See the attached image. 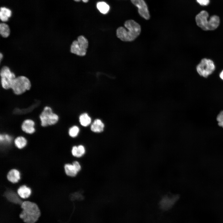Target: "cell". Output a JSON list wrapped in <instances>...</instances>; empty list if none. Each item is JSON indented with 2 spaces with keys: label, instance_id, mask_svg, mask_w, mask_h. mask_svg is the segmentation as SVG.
Listing matches in <instances>:
<instances>
[{
  "label": "cell",
  "instance_id": "cell-26",
  "mask_svg": "<svg viewBox=\"0 0 223 223\" xmlns=\"http://www.w3.org/2000/svg\"><path fill=\"white\" fill-rule=\"evenodd\" d=\"M77 171L79 172L81 169V166L79 163L77 161H74L72 163Z\"/></svg>",
  "mask_w": 223,
  "mask_h": 223
},
{
  "label": "cell",
  "instance_id": "cell-23",
  "mask_svg": "<svg viewBox=\"0 0 223 223\" xmlns=\"http://www.w3.org/2000/svg\"><path fill=\"white\" fill-rule=\"evenodd\" d=\"M79 132V129L78 127L76 126H74L70 128L68 133L70 137L75 138L77 136Z\"/></svg>",
  "mask_w": 223,
  "mask_h": 223
},
{
  "label": "cell",
  "instance_id": "cell-17",
  "mask_svg": "<svg viewBox=\"0 0 223 223\" xmlns=\"http://www.w3.org/2000/svg\"><path fill=\"white\" fill-rule=\"evenodd\" d=\"M65 172L68 176L70 177L76 176L78 173L72 164H66L64 165Z\"/></svg>",
  "mask_w": 223,
  "mask_h": 223
},
{
  "label": "cell",
  "instance_id": "cell-6",
  "mask_svg": "<svg viewBox=\"0 0 223 223\" xmlns=\"http://www.w3.org/2000/svg\"><path fill=\"white\" fill-rule=\"evenodd\" d=\"M41 125L45 127L56 123L59 120V116L54 113L49 107H45L39 116Z\"/></svg>",
  "mask_w": 223,
  "mask_h": 223
},
{
  "label": "cell",
  "instance_id": "cell-29",
  "mask_svg": "<svg viewBox=\"0 0 223 223\" xmlns=\"http://www.w3.org/2000/svg\"><path fill=\"white\" fill-rule=\"evenodd\" d=\"M74 1L77 2L80 1L82 0L84 2L86 3L89 0H73Z\"/></svg>",
  "mask_w": 223,
  "mask_h": 223
},
{
  "label": "cell",
  "instance_id": "cell-19",
  "mask_svg": "<svg viewBox=\"0 0 223 223\" xmlns=\"http://www.w3.org/2000/svg\"><path fill=\"white\" fill-rule=\"evenodd\" d=\"M10 33V28L9 25L5 22H2L0 24V33L4 37H8Z\"/></svg>",
  "mask_w": 223,
  "mask_h": 223
},
{
  "label": "cell",
  "instance_id": "cell-25",
  "mask_svg": "<svg viewBox=\"0 0 223 223\" xmlns=\"http://www.w3.org/2000/svg\"><path fill=\"white\" fill-rule=\"evenodd\" d=\"M85 152L84 146L82 145H79L77 146V157L80 158L83 156Z\"/></svg>",
  "mask_w": 223,
  "mask_h": 223
},
{
  "label": "cell",
  "instance_id": "cell-15",
  "mask_svg": "<svg viewBox=\"0 0 223 223\" xmlns=\"http://www.w3.org/2000/svg\"><path fill=\"white\" fill-rule=\"evenodd\" d=\"M220 22V19L218 16L214 15L211 16L208 20V31H213L216 29L219 26Z\"/></svg>",
  "mask_w": 223,
  "mask_h": 223
},
{
  "label": "cell",
  "instance_id": "cell-20",
  "mask_svg": "<svg viewBox=\"0 0 223 223\" xmlns=\"http://www.w3.org/2000/svg\"><path fill=\"white\" fill-rule=\"evenodd\" d=\"M96 7L100 12L103 14H107L110 10L109 6L107 3L103 1L98 2Z\"/></svg>",
  "mask_w": 223,
  "mask_h": 223
},
{
  "label": "cell",
  "instance_id": "cell-4",
  "mask_svg": "<svg viewBox=\"0 0 223 223\" xmlns=\"http://www.w3.org/2000/svg\"><path fill=\"white\" fill-rule=\"evenodd\" d=\"M29 80L24 76L16 77L14 80L11 88L14 94L16 95L22 94L31 87Z\"/></svg>",
  "mask_w": 223,
  "mask_h": 223
},
{
  "label": "cell",
  "instance_id": "cell-5",
  "mask_svg": "<svg viewBox=\"0 0 223 223\" xmlns=\"http://www.w3.org/2000/svg\"><path fill=\"white\" fill-rule=\"evenodd\" d=\"M89 45L87 39L83 35L79 36L77 40L73 41L70 46V52L77 55H85Z\"/></svg>",
  "mask_w": 223,
  "mask_h": 223
},
{
  "label": "cell",
  "instance_id": "cell-2",
  "mask_svg": "<svg viewBox=\"0 0 223 223\" xmlns=\"http://www.w3.org/2000/svg\"><path fill=\"white\" fill-rule=\"evenodd\" d=\"M22 210L20 218L25 223H35L40 216V211L37 205L28 201H23L21 205Z\"/></svg>",
  "mask_w": 223,
  "mask_h": 223
},
{
  "label": "cell",
  "instance_id": "cell-11",
  "mask_svg": "<svg viewBox=\"0 0 223 223\" xmlns=\"http://www.w3.org/2000/svg\"><path fill=\"white\" fill-rule=\"evenodd\" d=\"M34 125L35 123L32 120L26 119L23 122L21 128L22 130L26 133L32 134L35 131Z\"/></svg>",
  "mask_w": 223,
  "mask_h": 223
},
{
  "label": "cell",
  "instance_id": "cell-21",
  "mask_svg": "<svg viewBox=\"0 0 223 223\" xmlns=\"http://www.w3.org/2000/svg\"><path fill=\"white\" fill-rule=\"evenodd\" d=\"M79 121L82 126L85 127L90 123L91 119L87 113H84L80 116Z\"/></svg>",
  "mask_w": 223,
  "mask_h": 223
},
{
  "label": "cell",
  "instance_id": "cell-27",
  "mask_svg": "<svg viewBox=\"0 0 223 223\" xmlns=\"http://www.w3.org/2000/svg\"><path fill=\"white\" fill-rule=\"evenodd\" d=\"M197 2L201 5L207 6L209 3V0H196Z\"/></svg>",
  "mask_w": 223,
  "mask_h": 223
},
{
  "label": "cell",
  "instance_id": "cell-30",
  "mask_svg": "<svg viewBox=\"0 0 223 223\" xmlns=\"http://www.w3.org/2000/svg\"><path fill=\"white\" fill-rule=\"evenodd\" d=\"M0 60L1 61V60H2V57H3V55L1 53H0Z\"/></svg>",
  "mask_w": 223,
  "mask_h": 223
},
{
  "label": "cell",
  "instance_id": "cell-18",
  "mask_svg": "<svg viewBox=\"0 0 223 223\" xmlns=\"http://www.w3.org/2000/svg\"><path fill=\"white\" fill-rule=\"evenodd\" d=\"M15 146L18 149H21L24 148L27 145V141L24 137L20 136L17 137L14 141Z\"/></svg>",
  "mask_w": 223,
  "mask_h": 223
},
{
  "label": "cell",
  "instance_id": "cell-8",
  "mask_svg": "<svg viewBox=\"0 0 223 223\" xmlns=\"http://www.w3.org/2000/svg\"><path fill=\"white\" fill-rule=\"evenodd\" d=\"M132 3L138 9V12L141 17L149 20L150 15L147 4L144 0H130Z\"/></svg>",
  "mask_w": 223,
  "mask_h": 223
},
{
  "label": "cell",
  "instance_id": "cell-3",
  "mask_svg": "<svg viewBox=\"0 0 223 223\" xmlns=\"http://www.w3.org/2000/svg\"><path fill=\"white\" fill-rule=\"evenodd\" d=\"M196 68L197 73L200 77L206 79L215 71L216 65L212 59L204 58L201 59Z\"/></svg>",
  "mask_w": 223,
  "mask_h": 223
},
{
  "label": "cell",
  "instance_id": "cell-10",
  "mask_svg": "<svg viewBox=\"0 0 223 223\" xmlns=\"http://www.w3.org/2000/svg\"><path fill=\"white\" fill-rule=\"evenodd\" d=\"M7 177L8 181L11 183H17L21 178V173L17 169L12 168L8 172Z\"/></svg>",
  "mask_w": 223,
  "mask_h": 223
},
{
  "label": "cell",
  "instance_id": "cell-7",
  "mask_svg": "<svg viewBox=\"0 0 223 223\" xmlns=\"http://www.w3.org/2000/svg\"><path fill=\"white\" fill-rule=\"evenodd\" d=\"M1 83L5 89H11L12 82L16 77L15 74L7 66H4L0 71Z\"/></svg>",
  "mask_w": 223,
  "mask_h": 223
},
{
  "label": "cell",
  "instance_id": "cell-16",
  "mask_svg": "<svg viewBox=\"0 0 223 223\" xmlns=\"http://www.w3.org/2000/svg\"><path fill=\"white\" fill-rule=\"evenodd\" d=\"M104 127V124L102 121L100 119H97L92 124L91 129L94 132L100 133L103 131Z\"/></svg>",
  "mask_w": 223,
  "mask_h": 223
},
{
  "label": "cell",
  "instance_id": "cell-22",
  "mask_svg": "<svg viewBox=\"0 0 223 223\" xmlns=\"http://www.w3.org/2000/svg\"><path fill=\"white\" fill-rule=\"evenodd\" d=\"M12 137L8 134H0V141L1 143H9L12 141Z\"/></svg>",
  "mask_w": 223,
  "mask_h": 223
},
{
  "label": "cell",
  "instance_id": "cell-9",
  "mask_svg": "<svg viewBox=\"0 0 223 223\" xmlns=\"http://www.w3.org/2000/svg\"><path fill=\"white\" fill-rule=\"evenodd\" d=\"M209 14L206 11H201L196 16L195 20L197 25L202 30L208 31Z\"/></svg>",
  "mask_w": 223,
  "mask_h": 223
},
{
  "label": "cell",
  "instance_id": "cell-1",
  "mask_svg": "<svg viewBox=\"0 0 223 223\" xmlns=\"http://www.w3.org/2000/svg\"><path fill=\"white\" fill-rule=\"evenodd\" d=\"M125 29L120 27L116 29L117 37L122 41L131 42L135 40L140 35L141 32L140 25L135 20H126L124 24Z\"/></svg>",
  "mask_w": 223,
  "mask_h": 223
},
{
  "label": "cell",
  "instance_id": "cell-28",
  "mask_svg": "<svg viewBox=\"0 0 223 223\" xmlns=\"http://www.w3.org/2000/svg\"><path fill=\"white\" fill-rule=\"evenodd\" d=\"M219 76L220 79L223 81V69L220 72Z\"/></svg>",
  "mask_w": 223,
  "mask_h": 223
},
{
  "label": "cell",
  "instance_id": "cell-24",
  "mask_svg": "<svg viewBox=\"0 0 223 223\" xmlns=\"http://www.w3.org/2000/svg\"><path fill=\"white\" fill-rule=\"evenodd\" d=\"M216 120L218 126L223 128V111H221L217 115Z\"/></svg>",
  "mask_w": 223,
  "mask_h": 223
},
{
  "label": "cell",
  "instance_id": "cell-13",
  "mask_svg": "<svg viewBox=\"0 0 223 223\" xmlns=\"http://www.w3.org/2000/svg\"><path fill=\"white\" fill-rule=\"evenodd\" d=\"M17 192L21 198L25 199L28 198L30 196L32 191L29 187L25 185H23L18 188Z\"/></svg>",
  "mask_w": 223,
  "mask_h": 223
},
{
  "label": "cell",
  "instance_id": "cell-12",
  "mask_svg": "<svg viewBox=\"0 0 223 223\" xmlns=\"http://www.w3.org/2000/svg\"><path fill=\"white\" fill-rule=\"evenodd\" d=\"M5 195L7 200L13 203L21 205L23 201L19 197L18 195L13 190H7L5 193Z\"/></svg>",
  "mask_w": 223,
  "mask_h": 223
},
{
  "label": "cell",
  "instance_id": "cell-14",
  "mask_svg": "<svg viewBox=\"0 0 223 223\" xmlns=\"http://www.w3.org/2000/svg\"><path fill=\"white\" fill-rule=\"evenodd\" d=\"M12 15L10 9L5 6L1 7L0 9V19L2 22L7 21Z\"/></svg>",
  "mask_w": 223,
  "mask_h": 223
}]
</instances>
